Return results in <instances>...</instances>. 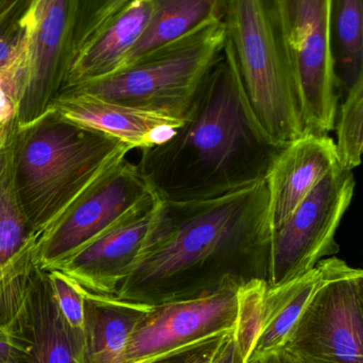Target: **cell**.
<instances>
[{
  "label": "cell",
  "mask_w": 363,
  "mask_h": 363,
  "mask_svg": "<svg viewBox=\"0 0 363 363\" xmlns=\"http://www.w3.org/2000/svg\"><path fill=\"white\" fill-rule=\"evenodd\" d=\"M271 243L266 180L205 200L161 199L117 298L153 304L198 296L228 277L268 283Z\"/></svg>",
  "instance_id": "6da1fadb"
},
{
  "label": "cell",
  "mask_w": 363,
  "mask_h": 363,
  "mask_svg": "<svg viewBox=\"0 0 363 363\" xmlns=\"http://www.w3.org/2000/svg\"><path fill=\"white\" fill-rule=\"evenodd\" d=\"M283 149L256 121L226 43L183 125L167 142L140 150L138 165L162 200H205L266 180Z\"/></svg>",
  "instance_id": "7a4b0ae2"
},
{
  "label": "cell",
  "mask_w": 363,
  "mask_h": 363,
  "mask_svg": "<svg viewBox=\"0 0 363 363\" xmlns=\"http://www.w3.org/2000/svg\"><path fill=\"white\" fill-rule=\"evenodd\" d=\"M132 150L130 145L70 123L55 111L18 128L17 186L34 247L94 182Z\"/></svg>",
  "instance_id": "3957f363"
},
{
  "label": "cell",
  "mask_w": 363,
  "mask_h": 363,
  "mask_svg": "<svg viewBox=\"0 0 363 363\" xmlns=\"http://www.w3.org/2000/svg\"><path fill=\"white\" fill-rule=\"evenodd\" d=\"M223 21L250 108L269 140L285 148L306 127L281 0H226Z\"/></svg>",
  "instance_id": "277c9868"
},
{
  "label": "cell",
  "mask_w": 363,
  "mask_h": 363,
  "mask_svg": "<svg viewBox=\"0 0 363 363\" xmlns=\"http://www.w3.org/2000/svg\"><path fill=\"white\" fill-rule=\"evenodd\" d=\"M226 40L225 23L215 21L146 53L110 76L66 91L185 121Z\"/></svg>",
  "instance_id": "5b68a950"
},
{
  "label": "cell",
  "mask_w": 363,
  "mask_h": 363,
  "mask_svg": "<svg viewBox=\"0 0 363 363\" xmlns=\"http://www.w3.org/2000/svg\"><path fill=\"white\" fill-rule=\"evenodd\" d=\"M268 283L224 279L189 298L153 303L119 363H166L191 355L234 332L259 304Z\"/></svg>",
  "instance_id": "8992f818"
},
{
  "label": "cell",
  "mask_w": 363,
  "mask_h": 363,
  "mask_svg": "<svg viewBox=\"0 0 363 363\" xmlns=\"http://www.w3.org/2000/svg\"><path fill=\"white\" fill-rule=\"evenodd\" d=\"M318 266L321 281L285 347L305 363H363L357 269L335 257Z\"/></svg>",
  "instance_id": "52a82bcc"
},
{
  "label": "cell",
  "mask_w": 363,
  "mask_h": 363,
  "mask_svg": "<svg viewBox=\"0 0 363 363\" xmlns=\"http://www.w3.org/2000/svg\"><path fill=\"white\" fill-rule=\"evenodd\" d=\"M353 170L337 166L272 235L268 286L302 277L338 253L335 235L355 190Z\"/></svg>",
  "instance_id": "ba28073f"
},
{
  "label": "cell",
  "mask_w": 363,
  "mask_h": 363,
  "mask_svg": "<svg viewBox=\"0 0 363 363\" xmlns=\"http://www.w3.org/2000/svg\"><path fill=\"white\" fill-rule=\"evenodd\" d=\"M296 67L306 133L328 135L336 128L338 86L330 34V0H281Z\"/></svg>",
  "instance_id": "9c48e42d"
},
{
  "label": "cell",
  "mask_w": 363,
  "mask_h": 363,
  "mask_svg": "<svg viewBox=\"0 0 363 363\" xmlns=\"http://www.w3.org/2000/svg\"><path fill=\"white\" fill-rule=\"evenodd\" d=\"M152 192L138 165L127 157L121 160L91 184L47 238L32 250L33 264L50 270L106 232Z\"/></svg>",
  "instance_id": "30bf717a"
},
{
  "label": "cell",
  "mask_w": 363,
  "mask_h": 363,
  "mask_svg": "<svg viewBox=\"0 0 363 363\" xmlns=\"http://www.w3.org/2000/svg\"><path fill=\"white\" fill-rule=\"evenodd\" d=\"M81 0H33L27 14L28 77L18 128L50 112L65 86L74 50Z\"/></svg>",
  "instance_id": "8fae6325"
},
{
  "label": "cell",
  "mask_w": 363,
  "mask_h": 363,
  "mask_svg": "<svg viewBox=\"0 0 363 363\" xmlns=\"http://www.w3.org/2000/svg\"><path fill=\"white\" fill-rule=\"evenodd\" d=\"M161 198L147 196L116 223L48 271H57L83 296H117L140 257Z\"/></svg>",
  "instance_id": "7c38bea8"
},
{
  "label": "cell",
  "mask_w": 363,
  "mask_h": 363,
  "mask_svg": "<svg viewBox=\"0 0 363 363\" xmlns=\"http://www.w3.org/2000/svg\"><path fill=\"white\" fill-rule=\"evenodd\" d=\"M338 165L336 142L328 135L306 133L281 151L266 179L272 235Z\"/></svg>",
  "instance_id": "4fadbf2b"
},
{
  "label": "cell",
  "mask_w": 363,
  "mask_h": 363,
  "mask_svg": "<svg viewBox=\"0 0 363 363\" xmlns=\"http://www.w3.org/2000/svg\"><path fill=\"white\" fill-rule=\"evenodd\" d=\"M51 111L70 123L108 134L138 150L167 142L185 121L76 91H63Z\"/></svg>",
  "instance_id": "5bb4252c"
},
{
  "label": "cell",
  "mask_w": 363,
  "mask_h": 363,
  "mask_svg": "<svg viewBox=\"0 0 363 363\" xmlns=\"http://www.w3.org/2000/svg\"><path fill=\"white\" fill-rule=\"evenodd\" d=\"M152 12L151 0H132L115 13L74 50L63 91L110 76L125 67L146 31Z\"/></svg>",
  "instance_id": "9a60e30c"
},
{
  "label": "cell",
  "mask_w": 363,
  "mask_h": 363,
  "mask_svg": "<svg viewBox=\"0 0 363 363\" xmlns=\"http://www.w3.org/2000/svg\"><path fill=\"white\" fill-rule=\"evenodd\" d=\"M85 325L78 363H119L150 303L84 296Z\"/></svg>",
  "instance_id": "2e32d148"
},
{
  "label": "cell",
  "mask_w": 363,
  "mask_h": 363,
  "mask_svg": "<svg viewBox=\"0 0 363 363\" xmlns=\"http://www.w3.org/2000/svg\"><path fill=\"white\" fill-rule=\"evenodd\" d=\"M322 272L315 267L302 277L279 286H268L262 298L257 330L247 354V363L285 347L292 330L313 298Z\"/></svg>",
  "instance_id": "e0dca14e"
},
{
  "label": "cell",
  "mask_w": 363,
  "mask_h": 363,
  "mask_svg": "<svg viewBox=\"0 0 363 363\" xmlns=\"http://www.w3.org/2000/svg\"><path fill=\"white\" fill-rule=\"evenodd\" d=\"M32 363H78L83 338L74 334L60 313L46 271L36 268L28 298Z\"/></svg>",
  "instance_id": "ac0fdd59"
},
{
  "label": "cell",
  "mask_w": 363,
  "mask_h": 363,
  "mask_svg": "<svg viewBox=\"0 0 363 363\" xmlns=\"http://www.w3.org/2000/svg\"><path fill=\"white\" fill-rule=\"evenodd\" d=\"M17 118L9 123L0 145V268L33 249L31 230L17 186Z\"/></svg>",
  "instance_id": "d6986e66"
},
{
  "label": "cell",
  "mask_w": 363,
  "mask_h": 363,
  "mask_svg": "<svg viewBox=\"0 0 363 363\" xmlns=\"http://www.w3.org/2000/svg\"><path fill=\"white\" fill-rule=\"evenodd\" d=\"M153 12L128 64L215 21H223L226 0H151Z\"/></svg>",
  "instance_id": "ffe728a7"
},
{
  "label": "cell",
  "mask_w": 363,
  "mask_h": 363,
  "mask_svg": "<svg viewBox=\"0 0 363 363\" xmlns=\"http://www.w3.org/2000/svg\"><path fill=\"white\" fill-rule=\"evenodd\" d=\"M333 57L340 100L363 74V0H330Z\"/></svg>",
  "instance_id": "44dd1931"
},
{
  "label": "cell",
  "mask_w": 363,
  "mask_h": 363,
  "mask_svg": "<svg viewBox=\"0 0 363 363\" xmlns=\"http://www.w3.org/2000/svg\"><path fill=\"white\" fill-rule=\"evenodd\" d=\"M36 268L31 249L0 268V325L28 330L27 303Z\"/></svg>",
  "instance_id": "7402d4cb"
},
{
  "label": "cell",
  "mask_w": 363,
  "mask_h": 363,
  "mask_svg": "<svg viewBox=\"0 0 363 363\" xmlns=\"http://www.w3.org/2000/svg\"><path fill=\"white\" fill-rule=\"evenodd\" d=\"M335 130L339 163L353 170L363 155V74L341 100Z\"/></svg>",
  "instance_id": "603a6c76"
},
{
  "label": "cell",
  "mask_w": 363,
  "mask_h": 363,
  "mask_svg": "<svg viewBox=\"0 0 363 363\" xmlns=\"http://www.w3.org/2000/svg\"><path fill=\"white\" fill-rule=\"evenodd\" d=\"M262 298L234 332L191 354L188 363H247V354L257 330Z\"/></svg>",
  "instance_id": "cb8c5ba5"
},
{
  "label": "cell",
  "mask_w": 363,
  "mask_h": 363,
  "mask_svg": "<svg viewBox=\"0 0 363 363\" xmlns=\"http://www.w3.org/2000/svg\"><path fill=\"white\" fill-rule=\"evenodd\" d=\"M27 43L14 59L0 68V123L17 118L19 106L27 86Z\"/></svg>",
  "instance_id": "d4e9b609"
},
{
  "label": "cell",
  "mask_w": 363,
  "mask_h": 363,
  "mask_svg": "<svg viewBox=\"0 0 363 363\" xmlns=\"http://www.w3.org/2000/svg\"><path fill=\"white\" fill-rule=\"evenodd\" d=\"M53 298L68 328L82 337L85 325V298L82 292L57 271H46Z\"/></svg>",
  "instance_id": "484cf974"
},
{
  "label": "cell",
  "mask_w": 363,
  "mask_h": 363,
  "mask_svg": "<svg viewBox=\"0 0 363 363\" xmlns=\"http://www.w3.org/2000/svg\"><path fill=\"white\" fill-rule=\"evenodd\" d=\"M132 0H81L74 50Z\"/></svg>",
  "instance_id": "4316f807"
},
{
  "label": "cell",
  "mask_w": 363,
  "mask_h": 363,
  "mask_svg": "<svg viewBox=\"0 0 363 363\" xmlns=\"http://www.w3.org/2000/svg\"><path fill=\"white\" fill-rule=\"evenodd\" d=\"M28 12L16 13L0 19V68L14 59L27 43Z\"/></svg>",
  "instance_id": "83f0119b"
},
{
  "label": "cell",
  "mask_w": 363,
  "mask_h": 363,
  "mask_svg": "<svg viewBox=\"0 0 363 363\" xmlns=\"http://www.w3.org/2000/svg\"><path fill=\"white\" fill-rule=\"evenodd\" d=\"M33 343L18 326L0 325V363H32Z\"/></svg>",
  "instance_id": "f1b7e54d"
},
{
  "label": "cell",
  "mask_w": 363,
  "mask_h": 363,
  "mask_svg": "<svg viewBox=\"0 0 363 363\" xmlns=\"http://www.w3.org/2000/svg\"><path fill=\"white\" fill-rule=\"evenodd\" d=\"M255 363H305L294 352L286 347H281L264 357L260 358Z\"/></svg>",
  "instance_id": "f546056e"
},
{
  "label": "cell",
  "mask_w": 363,
  "mask_h": 363,
  "mask_svg": "<svg viewBox=\"0 0 363 363\" xmlns=\"http://www.w3.org/2000/svg\"><path fill=\"white\" fill-rule=\"evenodd\" d=\"M33 0H0V19L16 13L27 12Z\"/></svg>",
  "instance_id": "4dcf8cb0"
},
{
  "label": "cell",
  "mask_w": 363,
  "mask_h": 363,
  "mask_svg": "<svg viewBox=\"0 0 363 363\" xmlns=\"http://www.w3.org/2000/svg\"><path fill=\"white\" fill-rule=\"evenodd\" d=\"M356 281H357L358 296H359L360 304H362L363 311V269H357Z\"/></svg>",
  "instance_id": "1f68e13d"
},
{
  "label": "cell",
  "mask_w": 363,
  "mask_h": 363,
  "mask_svg": "<svg viewBox=\"0 0 363 363\" xmlns=\"http://www.w3.org/2000/svg\"><path fill=\"white\" fill-rule=\"evenodd\" d=\"M8 127L9 123H6V125H1V123H0V145H1L4 136H6V130H8Z\"/></svg>",
  "instance_id": "d6a6232c"
}]
</instances>
